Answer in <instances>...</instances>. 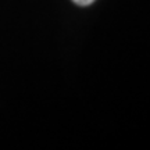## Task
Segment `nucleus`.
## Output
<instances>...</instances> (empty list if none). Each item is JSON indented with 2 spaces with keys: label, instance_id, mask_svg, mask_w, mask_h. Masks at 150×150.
Returning a JSON list of instances; mask_svg holds the SVG:
<instances>
[{
  "label": "nucleus",
  "instance_id": "nucleus-1",
  "mask_svg": "<svg viewBox=\"0 0 150 150\" xmlns=\"http://www.w3.org/2000/svg\"><path fill=\"white\" fill-rule=\"evenodd\" d=\"M74 3H76L78 6H89V4H92L95 0H72Z\"/></svg>",
  "mask_w": 150,
  "mask_h": 150
}]
</instances>
